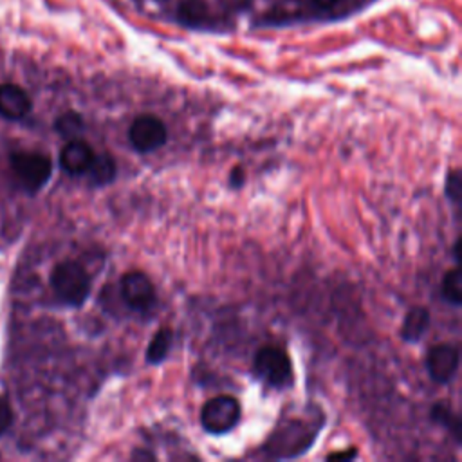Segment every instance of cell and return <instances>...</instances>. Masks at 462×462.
I'll return each instance as SVG.
<instances>
[{
    "instance_id": "cell-1",
    "label": "cell",
    "mask_w": 462,
    "mask_h": 462,
    "mask_svg": "<svg viewBox=\"0 0 462 462\" xmlns=\"http://www.w3.org/2000/svg\"><path fill=\"white\" fill-rule=\"evenodd\" d=\"M319 417L316 415L310 420L298 417L282 422L276 430H273L267 442L263 444L265 455L271 458H294L303 455L318 437L319 426L323 422V419L318 422Z\"/></svg>"
},
{
    "instance_id": "cell-8",
    "label": "cell",
    "mask_w": 462,
    "mask_h": 462,
    "mask_svg": "<svg viewBox=\"0 0 462 462\" xmlns=\"http://www.w3.org/2000/svg\"><path fill=\"white\" fill-rule=\"evenodd\" d=\"M426 370L437 383H448L458 370V348L449 343H439L426 354Z\"/></svg>"
},
{
    "instance_id": "cell-6",
    "label": "cell",
    "mask_w": 462,
    "mask_h": 462,
    "mask_svg": "<svg viewBox=\"0 0 462 462\" xmlns=\"http://www.w3.org/2000/svg\"><path fill=\"white\" fill-rule=\"evenodd\" d=\"M166 125L159 117L150 114L135 117L128 128V141L132 148L141 153H148L161 148L166 143Z\"/></svg>"
},
{
    "instance_id": "cell-11",
    "label": "cell",
    "mask_w": 462,
    "mask_h": 462,
    "mask_svg": "<svg viewBox=\"0 0 462 462\" xmlns=\"http://www.w3.org/2000/svg\"><path fill=\"white\" fill-rule=\"evenodd\" d=\"M430 323H431L430 310L426 307H413L404 316V321L401 327V337L406 343H419L428 332Z\"/></svg>"
},
{
    "instance_id": "cell-17",
    "label": "cell",
    "mask_w": 462,
    "mask_h": 462,
    "mask_svg": "<svg viewBox=\"0 0 462 462\" xmlns=\"http://www.w3.org/2000/svg\"><path fill=\"white\" fill-rule=\"evenodd\" d=\"M54 128L60 135L67 137V139H76L83 128H85V123H83V117L78 114V112H65L61 114L56 123H54Z\"/></svg>"
},
{
    "instance_id": "cell-5",
    "label": "cell",
    "mask_w": 462,
    "mask_h": 462,
    "mask_svg": "<svg viewBox=\"0 0 462 462\" xmlns=\"http://www.w3.org/2000/svg\"><path fill=\"white\" fill-rule=\"evenodd\" d=\"M11 168L20 184L29 191H38L45 186L52 173L51 159L38 152H14L11 155Z\"/></svg>"
},
{
    "instance_id": "cell-2",
    "label": "cell",
    "mask_w": 462,
    "mask_h": 462,
    "mask_svg": "<svg viewBox=\"0 0 462 462\" xmlns=\"http://www.w3.org/2000/svg\"><path fill=\"white\" fill-rule=\"evenodd\" d=\"M51 287L60 301L79 307L90 294V276L81 263L65 260L52 269Z\"/></svg>"
},
{
    "instance_id": "cell-7",
    "label": "cell",
    "mask_w": 462,
    "mask_h": 462,
    "mask_svg": "<svg viewBox=\"0 0 462 462\" xmlns=\"http://www.w3.org/2000/svg\"><path fill=\"white\" fill-rule=\"evenodd\" d=\"M121 298L130 309L144 312L155 303V287L144 273L130 271L121 278Z\"/></svg>"
},
{
    "instance_id": "cell-13",
    "label": "cell",
    "mask_w": 462,
    "mask_h": 462,
    "mask_svg": "<svg viewBox=\"0 0 462 462\" xmlns=\"http://www.w3.org/2000/svg\"><path fill=\"white\" fill-rule=\"evenodd\" d=\"M87 173L92 186H106L116 179V162L108 153H96Z\"/></svg>"
},
{
    "instance_id": "cell-16",
    "label": "cell",
    "mask_w": 462,
    "mask_h": 462,
    "mask_svg": "<svg viewBox=\"0 0 462 462\" xmlns=\"http://www.w3.org/2000/svg\"><path fill=\"white\" fill-rule=\"evenodd\" d=\"M440 292L449 305L458 307L462 303V274L458 267H453L444 274Z\"/></svg>"
},
{
    "instance_id": "cell-20",
    "label": "cell",
    "mask_w": 462,
    "mask_h": 462,
    "mask_svg": "<svg viewBox=\"0 0 462 462\" xmlns=\"http://www.w3.org/2000/svg\"><path fill=\"white\" fill-rule=\"evenodd\" d=\"M244 182H245V173H244V170H242L240 166L233 168V170H231V175H229V184H231L233 188H240Z\"/></svg>"
},
{
    "instance_id": "cell-22",
    "label": "cell",
    "mask_w": 462,
    "mask_h": 462,
    "mask_svg": "<svg viewBox=\"0 0 462 462\" xmlns=\"http://www.w3.org/2000/svg\"><path fill=\"white\" fill-rule=\"evenodd\" d=\"M339 0H312V4L314 5H318V7H332V5H336Z\"/></svg>"
},
{
    "instance_id": "cell-9",
    "label": "cell",
    "mask_w": 462,
    "mask_h": 462,
    "mask_svg": "<svg viewBox=\"0 0 462 462\" xmlns=\"http://www.w3.org/2000/svg\"><path fill=\"white\" fill-rule=\"evenodd\" d=\"M96 152L83 139H69L60 152V164L70 175H83L88 171Z\"/></svg>"
},
{
    "instance_id": "cell-12",
    "label": "cell",
    "mask_w": 462,
    "mask_h": 462,
    "mask_svg": "<svg viewBox=\"0 0 462 462\" xmlns=\"http://www.w3.org/2000/svg\"><path fill=\"white\" fill-rule=\"evenodd\" d=\"M177 18L189 27H202L209 22V9L204 0H182L177 9Z\"/></svg>"
},
{
    "instance_id": "cell-3",
    "label": "cell",
    "mask_w": 462,
    "mask_h": 462,
    "mask_svg": "<svg viewBox=\"0 0 462 462\" xmlns=\"http://www.w3.org/2000/svg\"><path fill=\"white\" fill-rule=\"evenodd\" d=\"M253 372L260 381L276 390L289 388L294 381L289 354L274 345H265L256 350L253 359Z\"/></svg>"
},
{
    "instance_id": "cell-10",
    "label": "cell",
    "mask_w": 462,
    "mask_h": 462,
    "mask_svg": "<svg viewBox=\"0 0 462 462\" xmlns=\"http://www.w3.org/2000/svg\"><path fill=\"white\" fill-rule=\"evenodd\" d=\"M29 112H31L29 94L14 83H2L0 85V116L11 121H18V119H23Z\"/></svg>"
},
{
    "instance_id": "cell-21",
    "label": "cell",
    "mask_w": 462,
    "mask_h": 462,
    "mask_svg": "<svg viewBox=\"0 0 462 462\" xmlns=\"http://www.w3.org/2000/svg\"><path fill=\"white\" fill-rule=\"evenodd\" d=\"M357 453H356V449H352L350 453H346V451H341V453H332V455H328L327 458L328 460H336V458H354Z\"/></svg>"
},
{
    "instance_id": "cell-18",
    "label": "cell",
    "mask_w": 462,
    "mask_h": 462,
    "mask_svg": "<svg viewBox=\"0 0 462 462\" xmlns=\"http://www.w3.org/2000/svg\"><path fill=\"white\" fill-rule=\"evenodd\" d=\"M446 197L453 202V204H460V195H462V175L458 170H451L446 175Z\"/></svg>"
},
{
    "instance_id": "cell-14",
    "label": "cell",
    "mask_w": 462,
    "mask_h": 462,
    "mask_svg": "<svg viewBox=\"0 0 462 462\" xmlns=\"http://www.w3.org/2000/svg\"><path fill=\"white\" fill-rule=\"evenodd\" d=\"M171 341H173V332L168 328V327H162L159 328L152 341L148 343V348H146V361L150 365H159L164 361V357L168 356L170 348H171Z\"/></svg>"
},
{
    "instance_id": "cell-4",
    "label": "cell",
    "mask_w": 462,
    "mask_h": 462,
    "mask_svg": "<svg viewBox=\"0 0 462 462\" xmlns=\"http://www.w3.org/2000/svg\"><path fill=\"white\" fill-rule=\"evenodd\" d=\"M240 402L233 395H217L200 410V424L211 435H224L240 420Z\"/></svg>"
},
{
    "instance_id": "cell-19",
    "label": "cell",
    "mask_w": 462,
    "mask_h": 462,
    "mask_svg": "<svg viewBox=\"0 0 462 462\" xmlns=\"http://www.w3.org/2000/svg\"><path fill=\"white\" fill-rule=\"evenodd\" d=\"M13 422V410L9 404V399L5 395H0V435L9 430Z\"/></svg>"
},
{
    "instance_id": "cell-15",
    "label": "cell",
    "mask_w": 462,
    "mask_h": 462,
    "mask_svg": "<svg viewBox=\"0 0 462 462\" xmlns=\"http://www.w3.org/2000/svg\"><path fill=\"white\" fill-rule=\"evenodd\" d=\"M430 419H431L435 424L446 428V430L455 437V440L460 442V431H462V428H460V419H458L457 413L451 411L449 406H446L444 402L433 404L431 410H430Z\"/></svg>"
}]
</instances>
